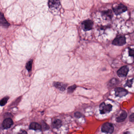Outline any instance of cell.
<instances>
[{
    "instance_id": "6da1fadb",
    "label": "cell",
    "mask_w": 134,
    "mask_h": 134,
    "mask_svg": "<svg viewBox=\"0 0 134 134\" xmlns=\"http://www.w3.org/2000/svg\"><path fill=\"white\" fill-rule=\"evenodd\" d=\"M113 11L116 15H120L127 10V8L122 4H119L112 7Z\"/></svg>"
},
{
    "instance_id": "7a4b0ae2",
    "label": "cell",
    "mask_w": 134,
    "mask_h": 134,
    "mask_svg": "<svg viewBox=\"0 0 134 134\" xmlns=\"http://www.w3.org/2000/svg\"><path fill=\"white\" fill-rule=\"evenodd\" d=\"M114 126L112 123H105L101 127V131L103 133L107 134H111L114 131Z\"/></svg>"
},
{
    "instance_id": "3957f363",
    "label": "cell",
    "mask_w": 134,
    "mask_h": 134,
    "mask_svg": "<svg viewBox=\"0 0 134 134\" xmlns=\"http://www.w3.org/2000/svg\"><path fill=\"white\" fill-rule=\"evenodd\" d=\"M112 110V105L110 104H106L102 103L99 106V111L101 114H105L110 112Z\"/></svg>"
},
{
    "instance_id": "277c9868",
    "label": "cell",
    "mask_w": 134,
    "mask_h": 134,
    "mask_svg": "<svg viewBox=\"0 0 134 134\" xmlns=\"http://www.w3.org/2000/svg\"><path fill=\"white\" fill-rule=\"evenodd\" d=\"M125 37L122 36H120L116 38L112 42V44L117 46H122L126 43Z\"/></svg>"
},
{
    "instance_id": "5b68a950",
    "label": "cell",
    "mask_w": 134,
    "mask_h": 134,
    "mask_svg": "<svg viewBox=\"0 0 134 134\" xmlns=\"http://www.w3.org/2000/svg\"><path fill=\"white\" fill-rule=\"evenodd\" d=\"M93 26V22L90 20L85 21L82 23L83 29L85 31H89L92 29Z\"/></svg>"
},
{
    "instance_id": "8992f818",
    "label": "cell",
    "mask_w": 134,
    "mask_h": 134,
    "mask_svg": "<svg viewBox=\"0 0 134 134\" xmlns=\"http://www.w3.org/2000/svg\"><path fill=\"white\" fill-rule=\"evenodd\" d=\"M129 71V69L127 66H124L118 71L117 74L120 77H124L127 76Z\"/></svg>"
},
{
    "instance_id": "52a82bcc",
    "label": "cell",
    "mask_w": 134,
    "mask_h": 134,
    "mask_svg": "<svg viewBox=\"0 0 134 134\" xmlns=\"http://www.w3.org/2000/svg\"><path fill=\"white\" fill-rule=\"evenodd\" d=\"M114 91L116 96L119 97H125L128 94L127 90L122 88H116L114 90Z\"/></svg>"
},
{
    "instance_id": "ba28073f",
    "label": "cell",
    "mask_w": 134,
    "mask_h": 134,
    "mask_svg": "<svg viewBox=\"0 0 134 134\" xmlns=\"http://www.w3.org/2000/svg\"><path fill=\"white\" fill-rule=\"evenodd\" d=\"M101 14L103 18L108 20L112 19L113 16L112 11L111 10L102 11L101 12Z\"/></svg>"
},
{
    "instance_id": "9c48e42d",
    "label": "cell",
    "mask_w": 134,
    "mask_h": 134,
    "mask_svg": "<svg viewBox=\"0 0 134 134\" xmlns=\"http://www.w3.org/2000/svg\"><path fill=\"white\" fill-rule=\"evenodd\" d=\"M13 121L10 118H6L3 121L2 123V126L5 129H7L10 128L13 125Z\"/></svg>"
},
{
    "instance_id": "30bf717a",
    "label": "cell",
    "mask_w": 134,
    "mask_h": 134,
    "mask_svg": "<svg viewBox=\"0 0 134 134\" xmlns=\"http://www.w3.org/2000/svg\"><path fill=\"white\" fill-rule=\"evenodd\" d=\"M48 5L50 8L58 9L60 6L61 3L59 0H49Z\"/></svg>"
},
{
    "instance_id": "8fae6325",
    "label": "cell",
    "mask_w": 134,
    "mask_h": 134,
    "mask_svg": "<svg viewBox=\"0 0 134 134\" xmlns=\"http://www.w3.org/2000/svg\"><path fill=\"white\" fill-rule=\"evenodd\" d=\"M53 85L55 87L61 91L65 90L67 86V84H64L63 83L58 82H55L54 83Z\"/></svg>"
},
{
    "instance_id": "7c38bea8",
    "label": "cell",
    "mask_w": 134,
    "mask_h": 134,
    "mask_svg": "<svg viewBox=\"0 0 134 134\" xmlns=\"http://www.w3.org/2000/svg\"><path fill=\"white\" fill-rule=\"evenodd\" d=\"M0 24L1 26L5 28H8V26H10V24L8 23V21L5 19L4 15L2 13H0Z\"/></svg>"
},
{
    "instance_id": "4fadbf2b",
    "label": "cell",
    "mask_w": 134,
    "mask_h": 134,
    "mask_svg": "<svg viewBox=\"0 0 134 134\" xmlns=\"http://www.w3.org/2000/svg\"><path fill=\"white\" fill-rule=\"evenodd\" d=\"M127 113L125 111H123L119 116L116 117V121L117 122H122L124 121L127 117Z\"/></svg>"
},
{
    "instance_id": "5bb4252c",
    "label": "cell",
    "mask_w": 134,
    "mask_h": 134,
    "mask_svg": "<svg viewBox=\"0 0 134 134\" xmlns=\"http://www.w3.org/2000/svg\"><path fill=\"white\" fill-rule=\"evenodd\" d=\"M42 128L40 124L37 123H32L30 125V129L33 130H39Z\"/></svg>"
},
{
    "instance_id": "9a60e30c",
    "label": "cell",
    "mask_w": 134,
    "mask_h": 134,
    "mask_svg": "<svg viewBox=\"0 0 134 134\" xmlns=\"http://www.w3.org/2000/svg\"><path fill=\"white\" fill-rule=\"evenodd\" d=\"M61 125L62 122L59 119H57L54 120L52 123V127L54 128L58 129L61 127Z\"/></svg>"
},
{
    "instance_id": "2e32d148",
    "label": "cell",
    "mask_w": 134,
    "mask_h": 134,
    "mask_svg": "<svg viewBox=\"0 0 134 134\" xmlns=\"http://www.w3.org/2000/svg\"><path fill=\"white\" fill-rule=\"evenodd\" d=\"M33 63V60H31L28 61L26 65V69H27L28 71L30 72L31 71Z\"/></svg>"
},
{
    "instance_id": "e0dca14e",
    "label": "cell",
    "mask_w": 134,
    "mask_h": 134,
    "mask_svg": "<svg viewBox=\"0 0 134 134\" xmlns=\"http://www.w3.org/2000/svg\"><path fill=\"white\" fill-rule=\"evenodd\" d=\"M9 98V97H5L0 101V105L1 106H4L7 103V101H8Z\"/></svg>"
},
{
    "instance_id": "ac0fdd59",
    "label": "cell",
    "mask_w": 134,
    "mask_h": 134,
    "mask_svg": "<svg viewBox=\"0 0 134 134\" xmlns=\"http://www.w3.org/2000/svg\"><path fill=\"white\" fill-rule=\"evenodd\" d=\"M76 87V85H73L69 86L68 88V92L70 93H72V92H73V91L75 90Z\"/></svg>"
},
{
    "instance_id": "d6986e66",
    "label": "cell",
    "mask_w": 134,
    "mask_h": 134,
    "mask_svg": "<svg viewBox=\"0 0 134 134\" xmlns=\"http://www.w3.org/2000/svg\"><path fill=\"white\" fill-rule=\"evenodd\" d=\"M129 56L133 57L134 61V49H129Z\"/></svg>"
},
{
    "instance_id": "ffe728a7",
    "label": "cell",
    "mask_w": 134,
    "mask_h": 134,
    "mask_svg": "<svg viewBox=\"0 0 134 134\" xmlns=\"http://www.w3.org/2000/svg\"><path fill=\"white\" fill-rule=\"evenodd\" d=\"M41 127L44 130H47V129H49V125L47 124H46L45 122H44L42 124V127Z\"/></svg>"
},
{
    "instance_id": "44dd1931",
    "label": "cell",
    "mask_w": 134,
    "mask_h": 134,
    "mask_svg": "<svg viewBox=\"0 0 134 134\" xmlns=\"http://www.w3.org/2000/svg\"><path fill=\"white\" fill-rule=\"evenodd\" d=\"M133 79L132 80H129L127 81L126 83V85L129 87H131V85L133 84Z\"/></svg>"
},
{
    "instance_id": "7402d4cb",
    "label": "cell",
    "mask_w": 134,
    "mask_h": 134,
    "mask_svg": "<svg viewBox=\"0 0 134 134\" xmlns=\"http://www.w3.org/2000/svg\"><path fill=\"white\" fill-rule=\"evenodd\" d=\"M74 116L75 117L77 118H80L82 116V114L79 112H76L75 113Z\"/></svg>"
},
{
    "instance_id": "603a6c76",
    "label": "cell",
    "mask_w": 134,
    "mask_h": 134,
    "mask_svg": "<svg viewBox=\"0 0 134 134\" xmlns=\"http://www.w3.org/2000/svg\"><path fill=\"white\" fill-rule=\"evenodd\" d=\"M129 120L131 122H134V113L131 114L129 116Z\"/></svg>"
},
{
    "instance_id": "cb8c5ba5",
    "label": "cell",
    "mask_w": 134,
    "mask_h": 134,
    "mask_svg": "<svg viewBox=\"0 0 134 134\" xmlns=\"http://www.w3.org/2000/svg\"><path fill=\"white\" fill-rule=\"evenodd\" d=\"M20 134H27V132L25 131H23Z\"/></svg>"
},
{
    "instance_id": "d4e9b609",
    "label": "cell",
    "mask_w": 134,
    "mask_h": 134,
    "mask_svg": "<svg viewBox=\"0 0 134 134\" xmlns=\"http://www.w3.org/2000/svg\"><path fill=\"white\" fill-rule=\"evenodd\" d=\"M124 134H131V133H130L129 132H126Z\"/></svg>"
}]
</instances>
